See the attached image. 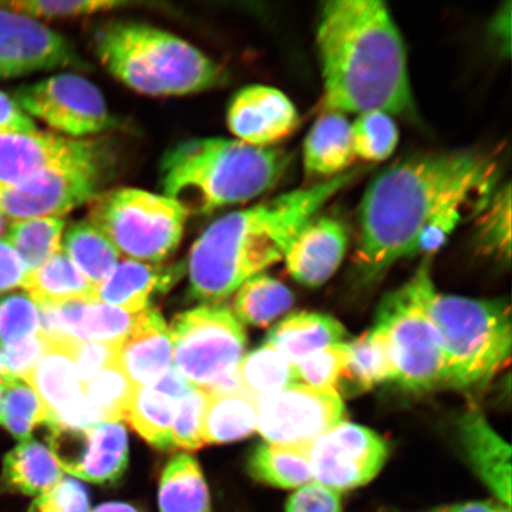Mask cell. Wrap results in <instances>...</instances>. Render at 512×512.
<instances>
[{"mask_svg":"<svg viewBox=\"0 0 512 512\" xmlns=\"http://www.w3.org/2000/svg\"><path fill=\"white\" fill-rule=\"evenodd\" d=\"M92 140L48 132L0 133V188L11 187L56 166L105 155Z\"/></svg>","mask_w":512,"mask_h":512,"instance_id":"e0dca14e","label":"cell"},{"mask_svg":"<svg viewBox=\"0 0 512 512\" xmlns=\"http://www.w3.org/2000/svg\"><path fill=\"white\" fill-rule=\"evenodd\" d=\"M95 54L113 78L149 96L208 91L222 68L200 49L169 31L139 22H115L95 36Z\"/></svg>","mask_w":512,"mask_h":512,"instance_id":"8992f818","label":"cell"},{"mask_svg":"<svg viewBox=\"0 0 512 512\" xmlns=\"http://www.w3.org/2000/svg\"><path fill=\"white\" fill-rule=\"evenodd\" d=\"M427 512H511V508L498 501H473L441 505Z\"/></svg>","mask_w":512,"mask_h":512,"instance_id":"f5cc1de1","label":"cell"},{"mask_svg":"<svg viewBox=\"0 0 512 512\" xmlns=\"http://www.w3.org/2000/svg\"><path fill=\"white\" fill-rule=\"evenodd\" d=\"M191 387V384L185 381L174 367H171L151 388L169 396L172 400L179 401Z\"/></svg>","mask_w":512,"mask_h":512,"instance_id":"816d5d0a","label":"cell"},{"mask_svg":"<svg viewBox=\"0 0 512 512\" xmlns=\"http://www.w3.org/2000/svg\"><path fill=\"white\" fill-rule=\"evenodd\" d=\"M172 363L191 386L208 394L245 390L238 368L246 348L242 324L227 307L200 306L172 320Z\"/></svg>","mask_w":512,"mask_h":512,"instance_id":"ba28073f","label":"cell"},{"mask_svg":"<svg viewBox=\"0 0 512 512\" xmlns=\"http://www.w3.org/2000/svg\"><path fill=\"white\" fill-rule=\"evenodd\" d=\"M238 375L242 388L258 400L299 383L297 367L267 344L242 358Z\"/></svg>","mask_w":512,"mask_h":512,"instance_id":"e575fe53","label":"cell"},{"mask_svg":"<svg viewBox=\"0 0 512 512\" xmlns=\"http://www.w3.org/2000/svg\"><path fill=\"white\" fill-rule=\"evenodd\" d=\"M8 227V220H6L5 216L2 213H0V240L4 238L6 230H8Z\"/></svg>","mask_w":512,"mask_h":512,"instance_id":"9f6ffc18","label":"cell"},{"mask_svg":"<svg viewBox=\"0 0 512 512\" xmlns=\"http://www.w3.org/2000/svg\"><path fill=\"white\" fill-rule=\"evenodd\" d=\"M362 172L349 170L211 223L189 255L191 297L203 303L221 302L277 264L305 224Z\"/></svg>","mask_w":512,"mask_h":512,"instance_id":"3957f363","label":"cell"},{"mask_svg":"<svg viewBox=\"0 0 512 512\" xmlns=\"http://www.w3.org/2000/svg\"><path fill=\"white\" fill-rule=\"evenodd\" d=\"M307 456L313 480L344 492L379 475L387 462L388 445L369 428L342 421L319 438Z\"/></svg>","mask_w":512,"mask_h":512,"instance_id":"4fadbf2b","label":"cell"},{"mask_svg":"<svg viewBox=\"0 0 512 512\" xmlns=\"http://www.w3.org/2000/svg\"><path fill=\"white\" fill-rule=\"evenodd\" d=\"M293 303V294L285 285L261 273L239 288L234 299V316L240 323L264 328L290 310Z\"/></svg>","mask_w":512,"mask_h":512,"instance_id":"d6a6232c","label":"cell"},{"mask_svg":"<svg viewBox=\"0 0 512 512\" xmlns=\"http://www.w3.org/2000/svg\"><path fill=\"white\" fill-rule=\"evenodd\" d=\"M344 416L341 395L297 383L259 400L256 430L267 444L307 452Z\"/></svg>","mask_w":512,"mask_h":512,"instance_id":"7c38bea8","label":"cell"},{"mask_svg":"<svg viewBox=\"0 0 512 512\" xmlns=\"http://www.w3.org/2000/svg\"><path fill=\"white\" fill-rule=\"evenodd\" d=\"M115 357H117V345L74 341L76 374H78L83 392H85L88 384L91 383L102 370L115 363Z\"/></svg>","mask_w":512,"mask_h":512,"instance_id":"7dc6e473","label":"cell"},{"mask_svg":"<svg viewBox=\"0 0 512 512\" xmlns=\"http://www.w3.org/2000/svg\"><path fill=\"white\" fill-rule=\"evenodd\" d=\"M61 251L95 288L120 261L118 249L88 220L76 222L64 230Z\"/></svg>","mask_w":512,"mask_h":512,"instance_id":"4dcf8cb0","label":"cell"},{"mask_svg":"<svg viewBox=\"0 0 512 512\" xmlns=\"http://www.w3.org/2000/svg\"><path fill=\"white\" fill-rule=\"evenodd\" d=\"M131 5L119 0H85V2H67V0H15L0 2V8L18 12L31 18L62 19L88 17L114 11Z\"/></svg>","mask_w":512,"mask_h":512,"instance_id":"b9f144b4","label":"cell"},{"mask_svg":"<svg viewBox=\"0 0 512 512\" xmlns=\"http://www.w3.org/2000/svg\"><path fill=\"white\" fill-rule=\"evenodd\" d=\"M177 402L151 387H136L127 403L124 420L153 447L174 451L172 424Z\"/></svg>","mask_w":512,"mask_h":512,"instance_id":"1f68e13d","label":"cell"},{"mask_svg":"<svg viewBox=\"0 0 512 512\" xmlns=\"http://www.w3.org/2000/svg\"><path fill=\"white\" fill-rule=\"evenodd\" d=\"M38 309L41 315V334L105 345L123 342L142 315V312L130 313L111 305L89 302Z\"/></svg>","mask_w":512,"mask_h":512,"instance_id":"d6986e66","label":"cell"},{"mask_svg":"<svg viewBox=\"0 0 512 512\" xmlns=\"http://www.w3.org/2000/svg\"><path fill=\"white\" fill-rule=\"evenodd\" d=\"M355 157L350 121L342 113L325 112L305 139V171L310 176L334 178L349 171Z\"/></svg>","mask_w":512,"mask_h":512,"instance_id":"cb8c5ba5","label":"cell"},{"mask_svg":"<svg viewBox=\"0 0 512 512\" xmlns=\"http://www.w3.org/2000/svg\"><path fill=\"white\" fill-rule=\"evenodd\" d=\"M14 99L30 118L69 139L85 140L114 126L104 94L80 75L51 76L17 89Z\"/></svg>","mask_w":512,"mask_h":512,"instance_id":"8fae6325","label":"cell"},{"mask_svg":"<svg viewBox=\"0 0 512 512\" xmlns=\"http://www.w3.org/2000/svg\"><path fill=\"white\" fill-rule=\"evenodd\" d=\"M28 512H91V502L85 486L64 477L47 494L35 498Z\"/></svg>","mask_w":512,"mask_h":512,"instance_id":"f6af8a7d","label":"cell"},{"mask_svg":"<svg viewBox=\"0 0 512 512\" xmlns=\"http://www.w3.org/2000/svg\"><path fill=\"white\" fill-rule=\"evenodd\" d=\"M460 444L467 463L482 483L511 508V447L482 414L470 411L458 425Z\"/></svg>","mask_w":512,"mask_h":512,"instance_id":"7402d4cb","label":"cell"},{"mask_svg":"<svg viewBox=\"0 0 512 512\" xmlns=\"http://www.w3.org/2000/svg\"><path fill=\"white\" fill-rule=\"evenodd\" d=\"M290 163L288 153L274 146L196 138L165 152L160 184L163 195L188 215H207L265 194L280 181Z\"/></svg>","mask_w":512,"mask_h":512,"instance_id":"277c9868","label":"cell"},{"mask_svg":"<svg viewBox=\"0 0 512 512\" xmlns=\"http://www.w3.org/2000/svg\"><path fill=\"white\" fill-rule=\"evenodd\" d=\"M209 394L206 390L192 386L177 402L172 443L175 448L188 451L200 450L206 445L203 438L204 415H206Z\"/></svg>","mask_w":512,"mask_h":512,"instance_id":"ee69618b","label":"cell"},{"mask_svg":"<svg viewBox=\"0 0 512 512\" xmlns=\"http://www.w3.org/2000/svg\"><path fill=\"white\" fill-rule=\"evenodd\" d=\"M296 106L279 89L253 85L242 88L230 100L227 112L229 131L239 142L273 147L297 130Z\"/></svg>","mask_w":512,"mask_h":512,"instance_id":"ac0fdd59","label":"cell"},{"mask_svg":"<svg viewBox=\"0 0 512 512\" xmlns=\"http://www.w3.org/2000/svg\"><path fill=\"white\" fill-rule=\"evenodd\" d=\"M64 472L50 447L29 438L6 454L2 485L25 496L40 497L59 484Z\"/></svg>","mask_w":512,"mask_h":512,"instance_id":"484cf974","label":"cell"},{"mask_svg":"<svg viewBox=\"0 0 512 512\" xmlns=\"http://www.w3.org/2000/svg\"><path fill=\"white\" fill-rule=\"evenodd\" d=\"M41 334L38 306L27 293L0 297V350Z\"/></svg>","mask_w":512,"mask_h":512,"instance_id":"60d3db41","label":"cell"},{"mask_svg":"<svg viewBox=\"0 0 512 512\" xmlns=\"http://www.w3.org/2000/svg\"><path fill=\"white\" fill-rule=\"evenodd\" d=\"M386 512H399V511L389 510V511H386Z\"/></svg>","mask_w":512,"mask_h":512,"instance_id":"91938a15","label":"cell"},{"mask_svg":"<svg viewBox=\"0 0 512 512\" xmlns=\"http://www.w3.org/2000/svg\"><path fill=\"white\" fill-rule=\"evenodd\" d=\"M48 443L63 472L93 484H110L128 465V439L120 422L75 428L50 425Z\"/></svg>","mask_w":512,"mask_h":512,"instance_id":"5bb4252c","label":"cell"},{"mask_svg":"<svg viewBox=\"0 0 512 512\" xmlns=\"http://www.w3.org/2000/svg\"><path fill=\"white\" fill-rule=\"evenodd\" d=\"M494 34L499 42V47L504 48L503 40L510 46V6L508 9L498 12L494 19Z\"/></svg>","mask_w":512,"mask_h":512,"instance_id":"db71d44e","label":"cell"},{"mask_svg":"<svg viewBox=\"0 0 512 512\" xmlns=\"http://www.w3.org/2000/svg\"><path fill=\"white\" fill-rule=\"evenodd\" d=\"M375 325L386 336L395 382L415 393L445 387L443 344L411 281L383 300Z\"/></svg>","mask_w":512,"mask_h":512,"instance_id":"9c48e42d","label":"cell"},{"mask_svg":"<svg viewBox=\"0 0 512 512\" xmlns=\"http://www.w3.org/2000/svg\"><path fill=\"white\" fill-rule=\"evenodd\" d=\"M188 217L172 198L136 188L100 192L88 211L120 255L156 265L177 251Z\"/></svg>","mask_w":512,"mask_h":512,"instance_id":"52a82bcc","label":"cell"},{"mask_svg":"<svg viewBox=\"0 0 512 512\" xmlns=\"http://www.w3.org/2000/svg\"><path fill=\"white\" fill-rule=\"evenodd\" d=\"M9 379H11V377L6 375V373H5V369H4V366H3L2 352H0V384L5 383Z\"/></svg>","mask_w":512,"mask_h":512,"instance_id":"6f0895ef","label":"cell"},{"mask_svg":"<svg viewBox=\"0 0 512 512\" xmlns=\"http://www.w3.org/2000/svg\"><path fill=\"white\" fill-rule=\"evenodd\" d=\"M43 335V334H42ZM40 361L22 377L35 390L49 414L50 425L87 428L101 424L85 398L74 361V339L47 335Z\"/></svg>","mask_w":512,"mask_h":512,"instance_id":"9a60e30c","label":"cell"},{"mask_svg":"<svg viewBox=\"0 0 512 512\" xmlns=\"http://www.w3.org/2000/svg\"><path fill=\"white\" fill-rule=\"evenodd\" d=\"M258 402L246 390L209 394L204 415V443L227 444L252 435L256 430Z\"/></svg>","mask_w":512,"mask_h":512,"instance_id":"f546056e","label":"cell"},{"mask_svg":"<svg viewBox=\"0 0 512 512\" xmlns=\"http://www.w3.org/2000/svg\"><path fill=\"white\" fill-rule=\"evenodd\" d=\"M136 387L117 362L102 370L85 389V398L101 422L124 420L128 401Z\"/></svg>","mask_w":512,"mask_h":512,"instance_id":"ab89813d","label":"cell"},{"mask_svg":"<svg viewBox=\"0 0 512 512\" xmlns=\"http://www.w3.org/2000/svg\"><path fill=\"white\" fill-rule=\"evenodd\" d=\"M29 274L21 256L5 240H0V293L22 287Z\"/></svg>","mask_w":512,"mask_h":512,"instance_id":"681fc988","label":"cell"},{"mask_svg":"<svg viewBox=\"0 0 512 512\" xmlns=\"http://www.w3.org/2000/svg\"><path fill=\"white\" fill-rule=\"evenodd\" d=\"M91 512H140L136 507L131 504L121 502H110L100 504L99 507L91 510Z\"/></svg>","mask_w":512,"mask_h":512,"instance_id":"11a10c76","label":"cell"},{"mask_svg":"<svg viewBox=\"0 0 512 512\" xmlns=\"http://www.w3.org/2000/svg\"><path fill=\"white\" fill-rule=\"evenodd\" d=\"M3 393H4V383L0 384V425L3 422Z\"/></svg>","mask_w":512,"mask_h":512,"instance_id":"680465c9","label":"cell"},{"mask_svg":"<svg viewBox=\"0 0 512 512\" xmlns=\"http://www.w3.org/2000/svg\"><path fill=\"white\" fill-rule=\"evenodd\" d=\"M428 261L411 280L416 297L443 344L445 387L483 388L510 362L512 325L509 305L435 290Z\"/></svg>","mask_w":512,"mask_h":512,"instance_id":"5b68a950","label":"cell"},{"mask_svg":"<svg viewBox=\"0 0 512 512\" xmlns=\"http://www.w3.org/2000/svg\"><path fill=\"white\" fill-rule=\"evenodd\" d=\"M67 222L61 217H42L9 224L4 239L21 256L29 272L61 251Z\"/></svg>","mask_w":512,"mask_h":512,"instance_id":"d590c367","label":"cell"},{"mask_svg":"<svg viewBox=\"0 0 512 512\" xmlns=\"http://www.w3.org/2000/svg\"><path fill=\"white\" fill-rule=\"evenodd\" d=\"M351 138L356 157L367 162H383L392 157L400 136L390 115L368 112L358 115L351 124Z\"/></svg>","mask_w":512,"mask_h":512,"instance_id":"f35d334b","label":"cell"},{"mask_svg":"<svg viewBox=\"0 0 512 512\" xmlns=\"http://www.w3.org/2000/svg\"><path fill=\"white\" fill-rule=\"evenodd\" d=\"M107 153L56 166L27 181L0 188V213L12 222L61 217L100 194Z\"/></svg>","mask_w":512,"mask_h":512,"instance_id":"30bf717a","label":"cell"},{"mask_svg":"<svg viewBox=\"0 0 512 512\" xmlns=\"http://www.w3.org/2000/svg\"><path fill=\"white\" fill-rule=\"evenodd\" d=\"M80 66L66 38L35 18L0 8V78Z\"/></svg>","mask_w":512,"mask_h":512,"instance_id":"2e32d148","label":"cell"},{"mask_svg":"<svg viewBox=\"0 0 512 512\" xmlns=\"http://www.w3.org/2000/svg\"><path fill=\"white\" fill-rule=\"evenodd\" d=\"M494 156L463 150L416 156L377 175L364 192L355 264L367 281L412 256L427 227L452 214L478 213L497 189Z\"/></svg>","mask_w":512,"mask_h":512,"instance_id":"6da1fadb","label":"cell"},{"mask_svg":"<svg viewBox=\"0 0 512 512\" xmlns=\"http://www.w3.org/2000/svg\"><path fill=\"white\" fill-rule=\"evenodd\" d=\"M37 131L35 121L18 106L15 99L0 91V133Z\"/></svg>","mask_w":512,"mask_h":512,"instance_id":"f907efd6","label":"cell"},{"mask_svg":"<svg viewBox=\"0 0 512 512\" xmlns=\"http://www.w3.org/2000/svg\"><path fill=\"white\" fill-rule=\"evenodd\" d=\"M348 347L345 343L313 352L297 364L298 382L325 392L338 393V384L347 364Z\"/></svg>","mask_w":512,"mask_h":512,"instance_id":"7bdbcfd3","label":"cell"},{"mask_svg":"<svg viewBox=\"0 0 512 512\" xmlns=\"http://www.w3.org/2000/svg\"><path fill=\"white\" fill-rule=\"evenodd\" d=\"M248 472L256 482L280 489H297L313 480L306 451L267 443L255 448L248 460Z\"/></svg>","mask_w":512,"mask_h":512,"instance_id":"836d02e7","label":"cell"},{"mask_svg":"<svg viewBox=\"0 0 512 512\" xmlns=\"http://www.w3.org/2000/svg\"><path fill=\"white\" fill-rule=\"evenodd\" d=\"M347 335L335 318L302 312L281 320L268 334L266 343L278 350L294 366L329 345L342 343Z\"/></svg>","mask_w":512,"mask_h":512,"instance_id":"d4e9b609","label":"cell"},{"mask_svg":"<svg viewBox=\"0 0 512 512\" xmlns=\"http://www.w3.org/2000/svg\"><path fill=\"white\" fill-rule=\"evenodd\" d=\"M158 507L159 512H213L206 479L190 454L179 453L165 466Z\"/></svg>","mask_w":512,"mask_h":512,"instance_id":"f1b7e54d","label":"cell"},{"mask_svg":"<svg viewBox=\"0 0 512 512\" xmlns=\"http://www.w3.org/2000/svg\"><path fill=\"white\" fill-rule=\"evenodd\" d=\"M477 245L485 255L501 261L511 256V188L507 183L494 194L479 211Z\"/></svg>","mask_w":512,"mask_h":512,"instance_id":"74e56055","label":"cell"},{"mask_svg":"<svg viewBox=\"0 0 512 512\" xmlns=\"http://www.w3.org/2000/svg\"><path fill=\"white\" fill-rule=\"evenodd\" d=\"M347 364L338 384V394H360L379 384L395 381L396 371L387 339L379 326L347 344Z\"/></svg>","mask_w":512,"mask_h":512,"instance_id":"83f0119b","label":"cell"},{"mask_svg":"<svg viewBox=\"0 0 512 512\" xmlns=\"http://www.w3.org/2000/svg\"><path fill=\"white\" fill-rule=\"evenodd\" d=\"M44 350H46V341L42 334L0 350L6 375L22 379L40 361Z\"/></svg>","mask_w":512,"mask_h":512,"instance_id":"c3c4849f","label":"cell"},{"mask_svg":"<svg viewBox=\"0 0 512 512\" xmlns=\"http://www.w3.org/2000/svg\"><path fill=\"white\" fill-rule=\"evenodd\" d=\"M38 307L93 303L95 287L62 251L29 272L22 286Z\"/></svg>","mask_w":512,"mask_h":512,"instance_id":"4316f807","label":"cell"},{"mask_svg":"<svg viewBox=\"0 0 512 512\" xmlns=\"http://www.w3.org/2000/svg\"><path fill=\"white\" fill-rule=\"evenodd\" d=\"M342 492L312 480L287 498L285 512H342Z\"/></svg>","mask_w":512,"mask_h":512,"instance_id":"bcb514c9","label":"cell"},{"mask_svg":"<svg viewBox=\"0 0 512 512\" xmlns=\"http://www.w3.org/2000/svg\"><path fill=\"white\" fill-rule=\"evenodd\" d=\"M177 272L146 262L124 260L95 288L93 303L118 307L130 313L147 310L150 297L157 288L169 285Z\"/></svg>","mask_w":512,"mask_h":512,"instance_id":"603a6c76","label":"cell"},{"mask_svg":"<svg viewBox=\"0 0 512 512\" xmlns=\"http://www.w3.org/2000/svg\"><path fill=\"white\" fill-rule=\"evenodd\" d=\"M48 422L46 407L27 382L11 377L4 383L2 425L12 437L27 440L36 427L47 426Z\"/></svg>","mask_w":512,"mask_h":512,"instance_id":"8d00e7d4","label":"cell"},{"mask_svg":"<svg viewBox=\"0 0 512 512\" xmlns=\"http://www.w3.org/2000/svg\"><path fill=\"white\" fill-rule=\"evenodd\" d=\"M115 362L134 387H152L172 363L170 329L160 312H142L130 335L117 345Z\"/></svg>","mask_w":512,"mask_h":512,"instance_id":"44dd1931","label":"cell"},{"mask_svg":"<svg viewBox=\"0 0 512 512\" xmlns=\"http://www.w3.org/2000/svg\"><path fill=\"white\" fill-rule=\"evenodd\" d=\"M317 49L326 112L412 111L405 43L380 0H332L320 11Z\"/></svg>","mask_w":512,"mask_h":512,"instance_id":"7a4b0ae2","label":"cell"},{"mask_svg":"<svg viewBox=\"0 0 512 512\" xmlns=\"http://www.w3.org/2000/svg\"><path fill=\"white\" fill-rule=\"evenodd\" d=\"M348 248L347 229L329 216H315L288 246L284 258L288 272L299 284L318 287L341 266Z\"/></svg>","mask_w":512,"mask_h":512,"instance_id":"ffe728a7","label":"cell"}]
</instances>
